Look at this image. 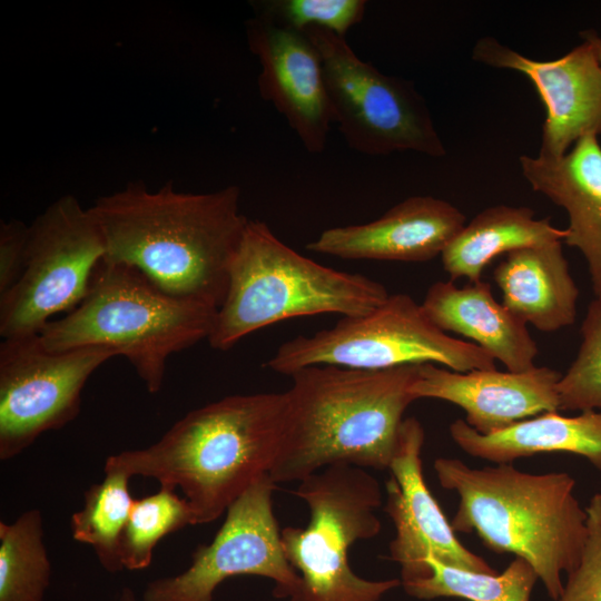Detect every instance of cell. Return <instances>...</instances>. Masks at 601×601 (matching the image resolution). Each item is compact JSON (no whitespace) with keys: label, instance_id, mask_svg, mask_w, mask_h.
<instances>
[{"label":"cell","instance_id":"obj_1","mask_svg":"<svg viewBox=\"0 0 601 601\" xmlns=\"http://www.w3.org/2000/svg\"><path fill=\"white\" fill-rule=\"evenodd\" d=\"M104 236V260L138 269L162 292L218 309L248 218L240 189L185 193L168 183L141 181L102 196L89 207Z\"/></svg>","mask_w":601,"mask_h":601},{"label":"cell","instance_id":"obj_2","mask_svg":"<svg viewBox=\"0 0 601 601\" xmlns=\"http://www.w3.org/2000/svg\"><path fill=\"white\" fill-rule=\"evenodd\" d=\"M421 365L387 370L318 365L292 374L272 480L300 482L334 464L388 470L403 415L416 401L411 388Z\"/></svg>","mask_w":601,"mask_h":601},{"label":"cell","instance_id":"obj_3","mask_svg":"<svg viewBox=\"0 0 601 601\" xmlns=\"http://www.w3.org/2000/svg\"><path fill=\"white\" fill-rule=\"evenodd\" d=\"M285 418V392L226 396L190 411L150 446L108 456L105 466L179 487L195 524H206L270 473Z\"/></svg>","mask_w":601,"mask_h":601},{"label":"cell","instance_id":"obj_4","mask_svg":"<svg viewBox=\"0 0 601 601\" xmlns=\"http://www.w3.org/2000/svg\"><path fill=\"white\" fill-rule=\"evenodd\" d=\"M434 471L459 505L451 525L475 533L491 551L528 561L549 597L562 594L563 573L578 565L587 539V512L566 472L532 474L512 464L471 467L439 457Z\"/></svg>","mask_w":601,"mask_h":601},{"label":"cell","instance_id":"obj_5","mask_svg":"<svg viewBox=\"0 0 601 601\" xmlns=\"http://www.w3.org/2000/svg\"><path fill=\"white\" fill-rule=\"evenodd\" d=\"M216 313L209 304L162 292L131 266L102 260L80 304L49 322L38 336L51 352L111 348L155 394L169 357L207 339Z\"/></svg>","mask_w":601,"mask_h":601},{"label":"cell","instance_id":"obj_6","mask_svg":"<svg viewBox=\"0 0 601 601\" xmlns=\"http://www.w3.org/2000/svg\"><path fill=\"white\" fill-rule=\"evenodd\" d=\"M388 295L380 282L305 257L266 223L249 219L207 341L214 349L228 351L250 333L280 321L318 314L362 315Z\"/></svg>","mask_w":601,"mask_h":601},{"label":"cell","instance_id":"obj_7","mask_svg":"<svg viewBox=\"0 0 601 601\" xmlns=\"http://www.w3.org/2000/svg\"><path fill=\"white\" fill-rule=\"evenodd\" d=\"M294 494L309 510L305 528L286 526L282 544L299 584L288 601H378L401 579L361 578L348 563L358 540L376 536L383 502L377 479L366 469L334 464L305 477Z\"/></svg>","mask_w":601,"mask_h":601},{"label":"cell","instance_id":"obj_8","mask_svg":"<svg viewBox=\"0 0 601 601\" xmlns=\"http://www.w3.org/2000/svg\"><path fill=\"white\" fill-rule=\"evenodd\" d=\"M494 362L476 344L437 328L410 295L393 294L366 314L342 317L329 328L283 343L265 366L289 376L318 365L387 370L426 363L466 373L495 368Z\"/></svg>","mask_w":601,"mask_h":601},{"label":"cell","instance_id":"obj_9","mask_svg":"<svg viewBox=\"0 0 601 601\" xmlns=\"http://www.w3.org/2000/svg\"><path fill=\"white\" fill-rule=\"evenodd\" d=\"M304 32L323 62L333 122L352 149L368 156L407 150L446 155L428 106L413 82L362 60L345 37L321 28Z\"/></svg>","mask_w":601,"mask_h":601},{"label":"cell","instance_id":"obj_10","mask_svg":"<svg viewBox=\"0 0 601 601\" xmlns=\"http://www.w3.org/2000/svg\"><path fill=\"white\" fill-rule=\"evenodd\" d=\"M105 255L104 236L89 208L72 195L51 203L29 225L20 278L0 296V335H38L57 314L76 308Z\"/></svg>","mask_w":601,"mask_h":601},{"label":"cell","instance_id":"obj_11","mask_svg":"<svg viewBox=\"0 0 601 601\" xmlns=\"http://www.w3.org/2000/svg\"><path fill=\"white\" fill-rule=\"evenodd\" d=\"M117 353L104 346L51 352L38 335L0 344V460L8 461L40 435L63 427L80 411L91 374Z\"/></svg>","mask_w":601,"mask_h":601},{"label":"cell","instance_id":"obj_12","mask_svg":"<svg viewBox=\"0 0 601 601\" xmlns=\"http://www.w3.org/2000/svg\"><path fill=\"white\" fill-rule=\"evenodd\" d=\"M276 485L269 474L250 485L228 506L213 541L195 550L187 570L148 583L142 601H213L224 580L242 574L268 578L275 597L289 598L299 575L283 549L273 508Z\"/></svg>","mask_w":601,"mask_h":601},{"label":"cell","instance_id":"obj_13","mask_svg":"<svg viewBox=\"0 0 601 601\" xmlns=\"http://www.w3.org/2000/svg\"><path fill=\"white\" fill-rule=\"evenodd\" d=\"M425 433L415 417L404 418L388 470L385 512L395 526L390 558L401 565L402 583L430 574L428 558L463 570L496 573L482 556L465 548L428 490L421 452Z\"/></svg>","mask_w":601,"mask_h":601},{"label":"cell","instance_id":"obj_14","mask_svg":"<svg viewBox=\"0 0 601 601\" xmlns=\"http://www.w3.org/2000/svg\"><path fill=\"white\" fill-rule=\"evenodd\" d=\"M472 59L519 71L532 81L546 110L540 158L559 159L583 137L601 134V63L588 41L558 59L540 61L484 37L474 45Z\"/></svg>","mask_w":601,"mask_h":601},{"label":"cell","instance_id":"obj_15","mask_svg":"<svg viewBox=\"0 0 601 601\" xmlns=\"http://www.w3.org/2000/svg\"><path fill=\"white\" fill-rule=\"evenodd\" d=\"M249 50L260 71L263 99L284 116L305 149L323 152L333 122L318 50L304 31H296L256 14L246 22Z\"/></svg>","mask_w":601,"mask_h":601},{"label":"cell","instance_id":"obj_16","mask_svg":"<svg viewBox=\"0 0 601 601\" xmlns=\"http://www.w3.org/2000/svg\"><path fill=\"white\" fill-rule=\"evenodd\" d=\"M558 371L534 366L524 372L474 370L466 373L426 363L412 385L416 400L437 398L464 410L465 422L491 434L545 412L560 411Z\"/></svg>","mask_w":601,"mask_h":601},{"label":"cell","instance_id":"obj_17","mask_svg":"<svg viewBox=\"0 0 601 601\" xmlns=\"http://www.w3.org/2000/svg\"><path fill=\"white\" fill-rule=\"evenodd\" d=\"M465 224L451 203L413 196L367 224L327 228L306 249L343 259L422 263L442 255Z\"/></svg>","mask_w":601,"mask_h":601},{"label":"cell","instance_id":"obj_18","mask_svg":"<svg viewBox=\"0 0 601 601\" xmlns=\"http://www.w3.org/2000/svg\"><path fill=\"white\" fill-rule=\"evenodd\" d=\"M520 167L533 190L566 211L569 225L564 242L583 255L595 297H601V145L598 137H583L554 160L522 155Z\"/></svg>","mask_w":601,"mask_h":601},{"label":"cell","instance_id":"obj_19","mask_svg":"<svg viewBox=\"0 0 601 601\" xmlns=\"http://www.w3.org/2000/svg\"><path fill=\"white\" fill-rule=\"evenodd\" d=\"M421 306L437 328L473 339L508 371L535 366L538 346L526 324L494 298L490 283L435 282Z\"/></svg>","mask_w":601,"mask_h":601},{"label":"cell","instance_id":"obj_20","mask_svg":"<svg viewBox=\"0 0 601 601\" xmlns=\"http://www.w3.org/2000/svg\"><path fill=\"white\" fill-rule=\"evenodd\" d=\"M493 278L502 304L525 324L554 332L574 323L579 289L561 240L509 253Z\"/></svg>","mask_w":601,"mask_h":601},{"label":"cell","instance_id":"obj_21","mask_svg":"<svg viewBox=\"0 0 601 601\" xmlns=\"http://www.w3.org/2000/svg\"><path fill=\"white\" fill-rule=\"evenodd\" d=\"M449 430L466 454L495 464L543 453H570L601 471V411H583L575 416L545 412L491 434H480L459 418Z\"/></svg>","mask_w":601,"mask_h":601},{"label":"cell","instance_id":"obj_22","mask_svg":"<svg viewBox=\"0 0 601 601\" xmlns=\"http://www.w3.org/2000/svg\"><path fill=\"white\" fill-rule=\"evenodd\" d=\"M565 229L552 225L549 217L536 218L529 207L496 205L475 215L443 250V268L451 280L466 277L481 280L484 268L497 256L511 252L562 242Z\"/></svg>","mask_w":601,"mask_h":601},{"label":"cell","instance_id":"obj_23","mask_svg":"<svg viewBox=\"0 0 601 601\" xmlns=\"http://www.w3.org/2000/svg\"><path fill=\"white\" fill-rule=\"evenodd\" d=\"M105 479L85 493L83 506L71 516L72 538L90 545L108 572L124 570L120 541L134 500L129 491L131 475L105 466Z\"/></svg>","mask_w":601,"mask_h":601},{"label":"cell","instance_id":"obj_24","mask_svg":"<svg viewBox=\"0 0 601 601\" xmlns=\"http://www.w3.org/2000/svg\"><path fill=\"white\" fill-rule=\"evenodd\" d=\"M426 578L402 583L417 599L460 598L469 601H530L539 577L532 565L515 558L501 573H482L443 564L433 558Z\"/></svg>","mask_w":601,"mask_h":601},{"label":"cell","instance_id":"obj_25","mask_svg":"<svg viewBox=\"0 0 601 601\" xmlns=\"http://www.w3.org/2000/svg\"><path fill=\"white\" fill-rule=\"evenodd\" d=\"M51 564L43 543L39 510L14 522H0V601H43Z\"/></svg>","mask_w":601,"mask_h":601},{"label":"cell","instance_id":"obj_26","mask_svg":"<svg viewBox=\"0 0 601 601\" xmlns=\"http://www.w3.org/2000/svg\"><path fill=\"white\" fill-rule=\"evenodd\" d=\"M175 490L160 485L157 493L134 500L120 541L124 569L148 568L152 551L162 538L195 524L188 501Z\"/></svg>","mask_w":601,"mask_h":601},{"label":"cell","instance_id":"obj_27","mask_svg":"<svg viewBox=\"0 0 601 601\" xmlns=\"http://www.w3.org/2000/svg\"><path fill=\"white\" fill-rule=\"evenodd\" d=\"M577 357L558 383L560 411L601 410V297L589 305Z\"/></svg>","mask_w":601,"mask_h":601},{"label":"cell","instance_id":"obj_28","mask_svg":"<svg viewBox=\"0 0 601 601\" xmlns=\"http://www.w3.org/2000/svg\"><path fill=\"white\" fill-rule=\"evenodd\" d=\"M255 13L296 30L321 28L337 36L359 23L365 14L364 0H268L256 1Z\"/></svg>","mask_w":601,"mask_h":601},{"label":"cell","instance_id":"obj_29","mask_svg":"<svg viewBox=\"0 0 601 601\" xmlns=\"http://www.w3.org/2000/svg\"><path fill=\"white\" fill-rule=\"evenodd\" d=\"M585 512L584 546L556 601H601V493L591 497Z\"/></svg>","mask_w":601,"mask_h":601},{"label":"cell","instance_id":"obj_30","mask_svg":"<svg viewBox=\"0 0 601 601\" xmlns=\"http://www.w3.org/2000/svg\"><path fill=\"white\" fill-rule=\"evenodd\" d=\"M29 226L12 218L0 223V296L20 278L27 255Z\"/></svg>","mask_w":601,"mask_h":601},{"label":"cell","instance_id":"obj_31","mask_svg":"<svg viewBox=\"0 0 601 601\" xmlns=\"http://www.w3.org/2000/svg\"><path fill=\"white\" fill-rule=\"evenodd\" d=\"M580 36L582 40H585L591 45L601 63V36L593 30H584L580 33Z\"/></svg>","mask_w":601,"mask_h":601},{"label":"cell","instance_id":"obj_32","mask_svg":"<svg viewBox=\"0 0 601 601\" xmlns=\"http://www.w3.org/2000/svg\"><path fill=\"white\" fill-rule=\"evenodd\" d=\"M119 601H137V600H136L134 591L130 588L125 587L121 591Z\"/></svg>","mask_w":601,"mask_h":601}]
</instances>
